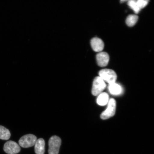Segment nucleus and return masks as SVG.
Wrapping results in <instances>:
<instances>
[{"mask_svg":"<svg viewBox=\"0 0 154 154\" xmlns=\"http://www.w3.org/2000/svg\"><path fill=\"white\" fill-rule=\"evenodd\" d=\"M99 77L105 82L109 84L115 82L117 78L116 73L115 71L110 69H104L100 71Z\"/></svg>","mask_w":154,"mask_h":154,"instance_id":"obj_1","label":"nucleus"},{"mask_svg":"<svg viewBox=\"0 0 154 154\" xmlns=\"http://www.w3.org/2000/svg\"><path fill=\"white\" fill-rule=\"evenodd\" d=\"M61 140L58 136H54L50 138L48 142L49 154H59Z\"/></svg>","mask_w":154,"mask_h":154,"instance_id":"obj_2","label":"nucleus"},{"mask_svg":"<svg viewBox=\"0 0 154 154\" xmlns=\"http://www.w3.org/2000/svg\"><path fill=\"white\" fill-rule=\"evenodd\" d=\"M106 87L105 82L99 76L96 77L94 80L92 85V93L97 96L101 94Z\"/></svg>","mask_w":154,"mask_h":154,"instance_id":"obj_3","label":"nucleus"},{"mask_svg":"<svg viewBox=\"0 0 154 154\" xmlns=\"http://www.w3.org/2000/svg\"><path fill=\"white\" fill-rule=\"evenodd\" d=\"M37 140V138L34 135L26 134L20 138L19 140V144L21 147L28 148L34 146Z\"/></svg>","mask_w":154,"mask_h":154,"instance_id":"obj_4","label":"nucleus"},{"mask_svg":"<svg viewBox=\"0 0 154 154\" xmlns=\"http://www.w3.org/2000/svg\"><path fill=\"white\" fill-rule=\"evenodd\" d=\"M116 109V102L113 99L109 100L107 109L101 113L100 117L103 120H106L112 117L115 114Z\"/></svg>","mask_w":154,"mask_h":154,"instance_id":"obj_5","label":"nucleus"},{"mask_svg":"<svg viewBox=\"0 0 154 154\" xmlns=\"http://www.w3.org/2000/svg\"><path fill=\"white\" fill-rule=\"evenodd\" d=\"M3 149L7 154H16L20 152L21 149L20 146L16 142L9 140L4 144Z\"/></svg>","mask_w":154,"mask_h":154,"instance_id":"obj_6","label":"nucleus"},{"mask_svg":"<svg viewBox=\"0 0 154 154\" xmlns=\"http://www.w3.org/2000/svg\"><path fill=\"white\" fill-rule=\"evenodd\" d=\"M96 60L99 66L101 67L106 66L109 61V56L105 52H101L96 55Z\"/></svg>","mask_w":154,"mask_h":154,"instance_id":"obj_7","label":"nucleus"},{"mask_svg":"<svg viewBox=\"0 0 154 154\" xmlns=\"http://www.w3.org/2000/svg\"><path fill=\"white\" fill-rule=\"evenodd\" d=\"M91 44L92 49L97 52H101L104 47V44L100 38H94L91 40Z\"/></svg>","mask_w":154,"mask_h":154,"instance_id":"obj_8","label":"nucleus"},{"mask_svg":"<svg viewBox=\"0 0 154 154\" xmlns=\"http://www.w3.org/2000/svg\"><path fill=\"white\" fill-rule=\"evenodd\" d=\"M35 152L36 154H44L45 142L43 138H39L35 144Z\"/></svg>","mask_w":154,"mask_h":154,"instance_id":"obj_9","label":"nucleus"},{"mask_svg":"<svg viewBox=\"0 0 154 154\" xmlns=\"http://www.w3.org/2000/svg\"><path fill=\"white\" fill-rule=\"evenodd\" d=\"M109 90L110 93L113 95H118L122 92V88L116 83L109 84Z\"/></svg>","mask_w":154,"mask_h":154,"instance_id":"obj_10","label":"nucleus"},{"mask_svg":"<svg viewBox=\"0 0 154 154\" xmlns=\"http://www.w3.org/2000/svg\"><path fill=\"white\" fill-rule=\"evenodd\" d=\"M109 101L108 94L105 92H102L98 95L97 99V103L99 105L105 106L108 103Z\"/></svg>","mask_w":154,"mask_h":154,"instance_id":"obj_11","label":"nucleus"},{"mask_svg":"<svg viewBox=\"0 0 154 154\" xmlns=\"http://www.w3.org/2000/svg\"><path fill=\"white\" fill-rule=\"evenodd\" d=\"M11 136L9 130L1 125H0V139L7 140L9 139Z\"/></svg>","mask_w":154,"mask_h":154,"instance_id":"obj_12","label":"nucleus"},{"mask_svg":"<svg viewBox=\"0 0 154 154\" xmlns=\"http://www.w3.org/2000/svg\"><path fill=\"white\" fill-rule=\"evenodd\" d=\"M138 17L136 15H130L127 17L126 20V24L129 26L132 27L134 26L137 22Z\"/></svg>","mask_w":154,"mask_h":154,"instance_id":"obj_13","label":"nucleus"},{"mask_svg":"<svg viewBox=\"0 0 154 154\" xmlns=\"http://www.w3.org/2000/svg\"><path fill=\"white\" fill-rule=\"evenodd\" d=\"M128 5L136 14H137L140 12V9L138 6L137 3V1L131 0L128 2Z\"/></svg>","mask_w":154,"mask_h":154,"instance_id":"obj_14","label":"nucleus"},{"mask_svg":"<svg viewBox=\"0 0 154 154\" xmlns=\"http://www.w3.org/2000/svg\"><path fill=\"white\" fill-rule=\"evenodd\" d=\"M149 2V1L146 0H138L137 1V5L139 8L141 9L145 7L147 5Z\"/></svg>","mask_w":154,"mask_h":154,"instance_id":"obj_15","label":"nucleus"}]
</instances>
